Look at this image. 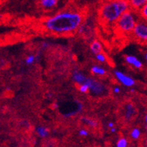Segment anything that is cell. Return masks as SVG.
I'll list each match as a JSON object with an SVG mask.
<instances>
[{
	"label": "cell",
	"instance_id": "4fadbf2b",
	"mask_svg": "<svg viewBox=\"0 0 147 147\" xmlns=\"http://www.w3.org/2000/svg\"><path fill=\"white\" fill-rule=\"evenodd\" d=\"M58 0H40V5L45 9H51L57 5Z\"/></svg>",
	"mask_w": 147,
	"mask_h": 147
},
{
	"label": "cell",
	"instance_id": "2e32d148",
	"mask_svg": "<svg viewBox=\"0 0 147 147\" xmlns=\"http://www.w3.org/2000/svg\"><path fill=\"white\" fill-rule=\"evenodd\" d=\"M141 129L138 127L133 128L130 132V137L133 139V140H138L139 138L141 137Z\"/></svg>",
	"mask_w": 147,
	"mask_h": 147
},
{
	"label": "cell",
	"instance_id": "cb8c5ba5",
	"mask_svg": "<svg viewBox=\"0 0 147 147\" xmlns=\"http://www.w3.org/2000/svg\"><path fill=\"white\" fill-rule=\"evenodd\" d=\"M108 127L109 128H112V127H115L114 126V123L113 122V121H110V122H108Z\"/></svg>",
	"mask_w": 147,
	"mask_h": 147
},
{
	"label": "cell",
	"instance_id": "83f0119b",
	"mask_svg": "<svg viewBox=\"0 0 147 147\" xmlns=\"http://www.w3.org/2000/svg\"><path fill=\"white\" fill-rule=\"evenodd\" d=\"M54 107H55V108H58V105H57V104H55V105H54Z\"/></svg>",
	"mask_w": 147,
	"mask_h": 147
},
{
	"label": "cell",
	"instance_id": "52a82bcc",
	"mask_svg": "<svg viewBox=\"0 0 147 147\" xmlns=\"http://www.w3.org/2000/svg\"><path fill=\"white\" fill-rule=\"evenodd\" d=\"M136 108L133 103L128 102V103L125 104V108H124V115H125V118L127 120L132 119L133 117L136 115Z\"/></svg>",
	"mask_w": 147,
	"mask_h": 147
},
{
	"label": "cell",
	"instance_id": "8fae6325",
	"mask_svg": "<svg viewBox=\"0 0 147 147\" xmlns=\"http://www.w3.org/2000/svg\"><path fill=\"white\" fill-rule=\"evenodd\" d=\"M91 72L94 75L99 76H103L106 74V70L102 67L98 66V65H94L92 66L91 68Z\"/></svg>",
	"mask_w": 147,
	"mask_h": 147
},
{
	"label": "cell",
	"instance_id": "44dd1931",
	"mask_svg": "<svg viewBox=\"0 0 147 147\" xmlns=\"http://www.w3.org/2000/svg\"><path fill=\"white\" fill-rule=\"evenodd\" d=\"M78 135L81 137H86V136H89V132L85 129H81L78 132Z\"/></svg>",
	"mask_w": 147,
	"mask_h": 147
},
{
	"label": "cell",
	"instance_id": "484cf974",
	"mask_svg": "<svg viewBox=\"0 0 147 147\" xmlns=\"http://www.w3.org/2000/svg\"><path fill=\"white\" fill-rule=\"evenodd\" d=\"M145 122L147 123V116L146 115L145 116Z\"/></svg>",
	"mask_w": 147,
	"mask_h": 147
},
{
	"label": "cell",
	"instance_id": "ffe728a7",
	"mask_svg": "<svg viewBox=\"0 0 147 147\" xmlns=\"http://www.w3.org/2000/svg\"><path fill=\"white\" fill-rule=\"evenodd\" d=\"M35 61V57L34 55H29L25 59V63L27 65H32Z\"/></svg>",
	"mask_w": 147,
	"mask_h": 147
},
{
	"label": "cell",
	"instance_id": "7c38bea8",
	"mask_svg": "<svg viewBox=\"0 0 147 147\" xmlns=\"http://www.w3.org/2000/svg\"><path fill=\"white\" fill-rule=\"evenodd\" d=\"M147 0H129V5L135 9H141L146 5Z\"/></svg>",
	"mask_w": 147,
	"mask_h": 147
},
{
	"label": "cell",
	"instance_id": "5bb4252c",
	"mask_svg": "<svg viewBox=\"0 0 147 147\" xmlns=\"http://www.w3.org/2000/svg\"><path fill=\"white\" fill-rule=\"evenodd\" d=\"M36 132L37 135L41 138H46L49 135V130L43 126H39L36 128Z\"/></svg>",
	"mask_w": 147,
	"mask_h": 147
},
{
	"label": "cell",
	"instance_id": "3957f363",
	"mask_svg": "<svg viewBox=\"0 0 147 147\" xmlns=\"http://www.w3.org/2000/svg\"><path fill=\"white\" fill-rule=\"evenodd\" d=\"M136 16L131 11L125 12L119 18L116 22L117 28L121 32L129 33L133 32L135 26L136 24Z\"/></svg>",
	"mask_w": 147,
	"mask_h": 147
},
{
	"label": "cell",
	"instance_id": "7402d4cb",
	"mask_svg": "<svg viewBox=\"0 0 147 147\" xmlns=\"http://www.w3.org/2000/svg\"><path fill=\"white\" fill-rule=\"evenodd\" d=\"M141 15H142V16H144V18H146L147 17V5H146L145 6H144L142 8H141Z\"/></svg>",
	"mask_w": 147,
	"mask_h": 147
},
{
	"label": "cell",
	"instance_id": "d6986e66",
	"mask_svg": "<svg viewBox=\"0 0 147 147\" xmlns=\"http://www.w3.org/2000/svg\"><path fill=\"white\" fill-rule=\"evenodd\" d=\"M78 90L82 94H86L87 92H89V86H88L87 84H83L79 85V87H78Z\"/></svg>",
	"mask_w": 147,
	"mask_h": 147
},
{
	"label": "cell",
	"instance_id": "5b68a950",
	"mask_svg": "<svg viewBox=\"0 0 147 147\" xmlns=\"http://www.w3.org/2000/svg\"><path fill=\"white\" fill-rule=\"evenodd\" d=\"M133 34L138 40L141 41L147 40V26L144 22L136 23L133 30Z\"/></svg>",
	"mask_w": 147,
	"mask_h": 147
},
{
	"label": "cell",
	"instance_id": "9a60e30c",
	"mask_svg": "<svg viewBox=\"0 0 147 147\" xmlns=\"http://www.w3.org/2000/svg\"><path fill=\"white\" fill-rule=\"evenodd\" d=\"M81 120L85 125L89 127H96L98 125V123L97 122V121H95L93 119L89 118V117H82Z\"/></svg>",
	"mask_w": 147,
	"mask_h": 147
},
{
	"label": "cell",
	"instance_id": "4316f807",
	"mask_svg": "<svg viewBox=\"0 0 147 147\" xmlns=\"http://www.w3.org/2000/svg\"><path fill=\"white\" fill-rule=\"evenodd\" d=\"M145 59L146 60L147 59V53H146V54H145Z\"/></svg>",
	"mask_w": 147,
	"mask_h": 147
},
{
	"label": "cell",
	"instance_id": "ba28073f",
	"mask_svg": "<svg viewBox=\"0 0 147 147\" xmlns=\"http://www.w3.org/2000/svg\"><path fill=\"white\" fill-rule=\"evenodd\" d=\"M125 61L128 65L134 67L136 69H141L143 67V62L135 56L129 55L125 57Z\"/></svg>",
	"mask_w": 147,
	"mask_h": 147
},
{
	"label": "cell",
	"instance_id": "e0dca14e",
	"mask_svg": "<svg viewBox=\"0 0 147 147\" xmlns=\"http://www.w3.org/2000/svg\"><path fill=\"white\" fill-rule=\"evenodd\" d=\"M95 58L99 62H101V63H105L107 61L106 56L103 53H100L98 54H96Z\"/></svg>",
	"mask_w": 147,
	"mask_h": 147
},
{
	"label": "cell",
	"instance_id": "8992f818",
	"mask_svg": "<svg viewBox=\"0 0 147 147\" xmlns=\"http://www.w3.org/2000/svg\"><path fill=\"white\" fill-rule=\"evenodd\" d=\"M114 76L119 82L121 83L123 86L126 87H133L136 84V81L132 77L127 76L121 71H118V70L115 71Z\"/></svg>",
	"mask_w": 147,
	"mask_h": 147
},
{
	"label": "cell",
	"instance_id": "277c9868",
	"mask_svg": "<svg viewBox=\"0 0 147 147\" xmlns=\"http://www.w3.org/2000/svg\"><path fill=\"white\" fill-rule=\"evenodd\" d=\"M85 84H87L89 89L93 94L96 96L102 95L105 92V86L103 84L96 79L90 77H87Z\"/></svg>",
	"mask_w": 147,
	"mask_h": 147
},
{
	"label": "cell",
	"instance_id": "603a6c76",
	"mask_svg": "<svg viewBox=\"0 0 147 147\" xmlns=\"http://www.w3.org/2000/svg\"><path fill=\"white\" fill-rule=\"evenodd\" d=\"M113 92L114 94H119L121 92V88L119 86H115L113 89Z\"/></svg>",
	"mask_w": 147,
	"mask_h": 147
},
{
	"label": "cell",
	"instance_id": "6da1fadb",
	"mask_svg": "<svg viewBox=\"0 0 147 147\" xmlns=\"http://www.w3.org/2000/svg\"><path fill=\"white\" fill-rule=\"evenodd\" d=\"M82 23L83 16L81 13L62 12L45 20L43 26L49 32L64 34L75 32Z\"/></svg>",
	"mask_w": 147,
	"mask_h": 147
},
{
	"label": "cell",
	"instance_id": "7a4b0ae2",
	"mask_svg": "<svg viewBox=\"0 0 147 147\" xmlns=\"http://www.w3.org/2000/svg\"><path fill=\"white\" fill-rule=\"evenodd\" d=\"M129 4L127 0H111L102 5L100 10V16L108 24H113L123 13L128 11Z\"/></svg>",
	"mask_w": 147,
	"mask_h": 147
},
{
	"label": "cell",
	"instance_id": "30bf717a",
	"mask_svg": "<svg viewBox=\"0 0 147 147\" xmlns=\"http://www.w3.org/2000/svg\"><path fill=\"white\" fill-rule=\"evenodd\" d=\"M89 48H90V50L91 51H92V53H94V55L98 54V53H102V45H101V43H100L98 40L93 41V42L90 44Z\"/></svg>",
	"mask_w": 147,
	"mask_h": 147
},
{
	"label": "cell",
	"instance_id": "9c48e42d",
	"mask_svg": "<svg viewBox=\"0 0 147 147\" xmlns=\"http://www.w3.org/2000/svg\"><path fill=\"white\" fill-rule=\"evenodd\" d=\"M73 80L76 84H78V85H81V84H85L86 81V77L84 73H82L80 71H74L73 73Z\"/></svg>",
	"mask_w": 147,
	"mask_h": 147
},
{
	"label": "cell",
	"instance_id": "ac0fdd59",
	"mask_svg": "<svg viewBox=\"0 0 147 147\" xmlns=\"http://www.w3.org/2000/svg\"><path fill=\"white\" fill-rule=\"evenodd\" d=\"M127 140L125 138H121L120 139H119V141H117V147H127Z\"/></svg>",
	"mask_w": 147,
	"mask_h": 147
},
{
	"label": "cell",
	"instance_id": "d4e9b609",
	"mask_svg": "<svg viewBox=\"0 0 147 147\" xmlns=\"http://www.w3.org/2000/svg\"><path fill=\"white\" fill-rule=\"evenodd\" d=\"M111 132L112 133H114L117 132V128L115 127H113L111 128Z\"/></svg>",
	"mask_w": 147,
	"mask_h": 147
}]
</instances>
